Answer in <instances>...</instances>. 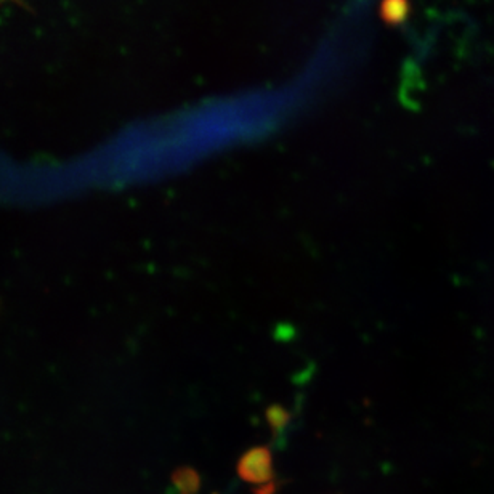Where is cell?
<instances>
[{
    "label": "cell",
    "instance_id": "6da1fadb",
    "mask_svg": "<svg viewBox=\"0 0 494 494\" xmlns=\"http://www.w3.org/2000/svg\"><path fill=\"white\" fill-rule=\"evenodd\" d=\"M241 480L257 488L274 483L273 455L267 447L251 448L236 466Z\"/></svg>",
    "mask_w": 494,
    "mask_h": 494
},
{
    "label": "cell",
    "instance_id": "7a4b0ae2",
    "mask_svg": "<svg viewBox=\"0 0 494 494\" xmlns=\"http://www.w3.org/2000/svg\"><path fill=\"white\" fill-rule=\"evenodd\" d=\"M172 483L179 494H198L201 488V477L194 468H180L172 474Z\"/></svg>",
    "mask_w": 494,
    "mask_h": 494
},
{
    "label": "cell",
    "instance_id": "3957f363",
    "mask_svg": "<svg viewBox=\"0 0 494 494\" xmlns=\"http://www.w3.org/2000/svg\"><path fill=\"white\" fill-rule=\"evenodd\" d=\"M289 421H291V416L287 413V409H284L281 405H273V407H268L267 422L274 434L283 432Z\"/></svg>",
    "mask_w": 494,
    "mask_h": 494
}]
</instances>
